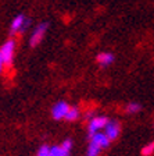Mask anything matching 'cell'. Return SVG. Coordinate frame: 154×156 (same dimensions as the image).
I'll return each mask as SVG.
<instances>
[{
	"label": "cell",
	"mask_w": 154,
	"mask_h": 156,
	"mask_svg": "<svg viewBox=\"0 0 154 156\" xmlns=\"http://www.w3.org/2000/svg\"><path fill=\"white\" fill-rule=\"evenodd\" d=\"M14 53H15V41L14 39H9L7 42L0 49V55L3 57V62L6 67H11L14 60Z\"/></svg>",
	"instance_id": "obj_1"
},
{
	"label": "cell",
	"mask_w": 154,
	"mask_h": 156,
	"mask_svg": "<svg viewBox=\"0 0 154 156\" xmlns=\"http://www.w3.org/2000/svg\"><path fill=\"white\" fill-rule=\"evenodd\" d=\"M29 24H31V20H29L28 17L24 16V14H18V16L13 20L11 27H10V31L13 34H22L28 29Z\"/></svg>",
	"instance_id": "obj_2"
},
{
	"label": "cell",
	"mask_w": 154,
	"mask_h": 156,
	"mask_svg": "<svg viewBox=\"0 0 154 156\" xmlns=\"http://www.w3.org/2000/svg\"><path fill=\"white\" fill-rule=\"evenodd\" d=\"M47 28H49V24L47 23H40L36 25V28L33 29L32 35L29 38V45L32 46V48H36L39 43L43 41L45 38L46 32H47Z\"/></svg>",
	"instance_id": "obj_3"
},
{
	"label": "cell",
	"mask_w": 154,
	"mask_h": 156,
	"mask_svg": "<svg viewBox=\"0 0 154 156\" xmlns=\"http://www.w3.org/2000/svg\"><path fill=\"white\" fill-rule=\"evenodd\" d=\"M108 119L106 116H94L89 120V126H87V131H89V135H93V134L99 133V131L104 130L106 126L108 124Z\"/></svg>",
	"instance_id": "obj_4"
},
{
	"label": "cell",
	"mask_w": 154,
	"mask_h": 156,
	"mask_svg": "<svg viewBox=\"0 0 154 156\" xmlns=\"http://www.w3.org/2000/svg\"><path fill=\"white\" fill-rule=\"evenodd\" d=\"M70 107H71L70 105L64 101L57 102V103L53 106V109H51V116H53V119H54V120H64L67 112L70 110Z\"/></svg>",
	"instance_id": "obj_5"
},
{
	"label": "cell",
	"mask_w": 154,
	"mask_h": 156,
	"mask_svg": "<svg viewBox=\"0 0 154 156\" xmlns=\"http://www.w3.org/2000/svg\"><path fill=\"white\" fill-rule=\"evenodd\" d=\"M119 133H121V126H119V123L115 120L108 121V124H107L106 128H104V134L107 135V138H108L110 141L117 140Z\"/></svg>",
	"instance_id": "obj_6"
},
{
	"label": "cell",
	"mask_w": 154,
	"mask_h": 156,
	"mask_svg": "<svg viewBox=\"0 0 154 156\" xmlns=\"http://www.w3.org/2000/svg\"><path fill=\"white\" fill-rule=\"evenodd\" d=\"M110 142H111V141H110L106 134L101 133V131L93 134V135H90V144H94V145H97L99 148H101V149L107 148V146L110 145Z\"/></svg>",
	"instance_id": "obj_7"
},
{
	"label": "cell",
	"mask_w": 154,
	"mask_h": 156,
	"mask_svg": "<svg viewBox=\"0 0 154 156\" xmlns=\"http://www.w3.org/2000/svg\"><path fill=\"white\" fill-rule=\"evenodd\" d=\"M114 60H115V56L112 55L111 52H100L96 57V62L100 66H103V67H107V66L112 64Z\"/></svg>",
	"instance_id": "obj_8"
},
{
	"label": "cell",
	"mask_w": 154,
	"mask_h": 156,
	"mask_svg": "<svg viewBox=\"0 0 154 156\" xmlns=\"http://www.w3.org/2000/svg\"><path fill=\"white\" fill-rule=\"evenodd\" d=\"M49 156H70V151H67L61 145H56L53 148H50Z\"/></svg>",
	"instance_id": "obj_9"
},
{
	"label": "cell",
	"mask_w": 154,
	"mask_h": 156,
	"mask_svg": "<svg viewBox=\"0 0 154 156\" xmlns=\"http://www.w3.org/2000/svg\"><path fill=\"white\" fill-rule=\"evenodd\" d=\"M78 117H79V109L75 106H71L70 110L67 112V114H65V120L67 121H75L78 120Z\"/></svg>",
	"instance_id": "obj_10"
},
{
	"label": "cell",
	"mask_w": 154,
	"mask_h": 156,
	"mask_svg": "<svg viewBox=\"0 0 154 156\" xmlns=\"http://www.w3.org/2000/svg\"><path fill=\"white\" fill-rule=\"evenodd\" d=\"M142 109V106L138 103V102H131L125 106V112L129 114H135V113H139Z\"/></svg>",
	"instance_id": "obj_11"
},
{
	"label": "cell",
	"mask_w": 154,
	"mask_h": 156,
	"mask_svg": "<svg viewBox=\"0 0 154 156\" xmlns=\"http://www.w3.org/2000/svg\"><path fill=\"white\" fill-rule=\"evenodd\" d=\"M100 152H101V148H99L94 144H89L87 151H86V156H99Z\"/></svg>",
	"instance_id": "obj_12"
},
{
	"label": "cell",
	"mask_w": 154,
	"mask_h": 156,
	"mask_svg": "<svg viewBox=\"0 0 154 156\" xmlns=\"http://www.w3.org/2000/svg\"><path fill=\"white\" fill-rule=\"evenodd\" d=\"M154 153V142H149L142 148V155L143 156H151Z\"/></svg>",
	"instance_id": "obj_13"
},
{
	"label": "cell",
	"mask_w": 154,
	"mask_h": 156,
	"mask_svg": "<svg viewBox=\"0 0 154 156\" xmlns=\"http://www.w3.org/2000/svg\"><path fill=\"white\" fill-rule=\"evenodd\" d=\"M49 153H50V146L42 145L40 148H39V151H38V153H36V156H49Z\"/></svg>",
	"instance_id": "obj_14"
},
{
	"label": "cell",
	"mask_w": 154,
	"mask_h": 156,
	"mask_svg": "<svg viewBox=\"0 0 154 156\" xmlns=\"http://www.w3.org/2000/svg\"><path fill=\"white\" fill-rule=\"evenodd\" d=\"M4 67H6V66H4V62H3V57H2V55H0V74H2V73H3Z\"/></svg>",
	"instance_id": "obj_15"
}]
</instances>
